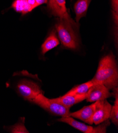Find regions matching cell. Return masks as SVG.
<instances>
[{
	"instance_id": "1",
	"label": "cell",
	"mask_w": 118,
	"mask_h": 133,
	"mask_svg": "<svg viewBox=\"0 0 118 133\" xmlns=\"http://www.w3.org/2000/svg\"><path fill=\"white\" fill-rule=\"evenodd\" d=\"M91 81L94 84H102L109 90L117 87V68L112 53L101 59L97 72Z\"/></svg>"
},
{
	"instance_id": "2",
	"label": "cell",
	"mask_w": 118,
	"mask_h": 133,
	"mask_svg": "<svg viewBox=\"0 0 118 133\" xmlns=\"http://www.w3.org/2000/svg\"><path fill=\"white\" fill-rule=\"evenodd\" d=\"M56 31L62 45L71 49H76L79 47V40L74 28L77 23L72 19L58 18L55 25Z\"/></svg>"
},
{
	"instance_id": "3",
	"label": "cell",
	"mask_w": 118,
	"mask_h": 133,
	"mask_svg": "<svg viewBox=\"0 0 118 133\" xmlns=\"http://www.w3.org/2000/svg\"><path fill=\"white\" fill-rule=\"evenodd\" d=\"M32 102L54 115L61 117L69 116L70 108L56 101L54 99H50L46 98L43 94L38 95Z\"/></svg>"
},
{
	"instance_id": "4",
	"label": "cell",
	"mask_w": 118,
	"mask_h": 133,
	"mask_svg": "<svg viewBox=\"0 0 118 133\" xmlns=\"http://www.w3.org/2000/svg\"><path fill=\"white\" fill-rule=\"evenodd\" d=\"M17 87L19 94L25 99L32 102L38 95L43 94V91L38 84L27 79L21 81Z\"/></svg>"
},
{
	"instance_id": "5",
	"label": "cell",
	"mask_w": 118,
	"mask_h": 133,
	"mask_svg": "<svg viewBox=\"0 0 118 133\" xmlns=\"http://www.w3.org/2000/svg\"><path fill=\"white\" fill-rule=\"evenodd\" d=\"M112 96L109 90L102 84H94L87 93L86 101L94 102L98 101L106 100Z\"/></svg>"
},
{
	"instance_id": "6",
	"label": "cell",
	"mask_w": 118,
	"mask_h": 133,
	"mask_svg": "<svg viewBox=\"0 0 118 133\" xmlns=\"http://www.w3.org/2000/svg\"><path fill=\"white\" fill-rule=\"evenodd\" d=\"M112 105L106 100L96 101V108L93 116V123L99 125L109 119Z\"/></svg>"
},
{
	"instance_id": "7",
	"label": "cell",
	"mask_w": 118,
	"mask_h": 133,
	"mask_svg": "<svg viewBox=\"0 0 118 133\" xmlns=\"http://www.w3.org/2000/svg\"><path fill=\"white\" fill-rule=\"evenodd\" d=\"M45 3H47V0H16L12 4V8L16 11L25 15Z\"/></svg>"
},
{
	"instance_id": "8",
	"label": "cell",
	"mask_w": 118,
	"mask_h": 133,
	"mask_svg": "<svg viewBox=\"0 0 118 133\" xmlns=\"http://www.w3.org/2000/svg\"><path fill=\"white\" fill-rule=\"evenodd\" d=\"M96 108V102L89 105L85 106L82 109L77 111L70 113L69 116L79 119L86 124H93V116Z\"/></svg>"
},
{
	"instance_id": "9",
	"label": "cell",
	"mask_w": 118,
	"mask_h": 133,
	"mask_svg": "<svg viewBox=\"0 0 118 133\" xmlns=\"http://www.w3.org/2000/svg\"><path fill=\"white\" fill-rule=\"evenodd\" d=\"M87 94H65L62 97L54 99L66 107L70 108L71 106L85 100Z\"/></svg>"
},
{
	"instance_id": "10",
	"label": "cell",
	"mask_w": 118,
	"mask_h": 133,
	"mask_svg": "<svg viewBox=\"0 0 118 133\" xmlns=\"http://www.w3.org/2000/svg\"><path fill=\"white\" fill-rule=\"evenodd\" d=\"M58 121L66 123L73 127L80 130L84 133H92L93 127L87 125L85 124L78 122L70 116L67 117H61L59 119Z\"/></svg>"
},
{
	"instance_id": "11",
	"label": "cell",
	"mask_w": 118,
	"mask_h": 133,
	"mask_svg": "<svg viewBox=\"0 0 118 133\" xmlns=\"http://www.w3.org/2000/svg\"><path fill=\"white\" fill-rule=\"evenodd\" d=\"M92 0H77L74 5V11L76 15V22L78 23L80 20L85 17Z\"/></svg>"
},
{
	"instance_id": "12",
	"label": "cell",
	"mask_w": 118,
	"mask_h": 133,
	"mask_svg": "<svg viewBox=\"0 0 118 133\" xmlns=\"http://www.w3.org/2000/svg\"><path fill=\"white\" fill-rule=\"evenodd\" d=\"M59 44L55 31H52L41 46L42 54L44 55L46 52L57 47Z\"/></svg>"
},
{
	"instance_id": "13",
	"label": "cell",
	"mask_w": 118,
	"mask_h": 133,
	"mask_svg": "<svg viewBox=\"0 0 118 133\" xmlns=\"http://www.w3.org/2000/svg\"><path fill=\"white\" fill-rule=\"evenodd\" d=\"M47 6L51 14L58 18H64L66 19H72L70 17H67L65 16L61 9L58 5L56 0H47Z\"/></svg>"
},
{
	"instance_id": "14",
	"label": "cell",
	"mask_w": 118,
	"mask_h": 133,
	"mask_svg": "<svg viewBox=\"0 0 118 133\" xmlns=\"http://www.w3.org/2000/svg\"><path fill=\"white\" fill-rule=\"evenodd\" d=\"M94 84L92 81H88L79 85H77L72 89L66 94H78L84 95L87 94L89 88Z\"/></svg>"
},
{
	"instance_id": "15",
	"label": "cell",
	"mask_w": 118,
	"mask_h": 133,
	"mask_svg": "<svg viewBox=\"0 0 118 133\" xmlns=\"http://www.w3.org/2000/svg\"><path fill=\"white\" fill-rule=\"evenodd\" d=\"M115 101L114 105L111 108L110 115L109 118L111 119L112 122L115 125H117L118 124V95H117V87L115 88Z\"/></svg>"
},
{
	"instance_id": "16",
	"label": "cell",
	"mask_w": 118,
	"mask_h": 133,
	"mask_svg": "<svg viewBox=\"0 0 118 133\" xmlns=\"http://www.w3.org/2000/svg\"><path fill=\"white\" fill-rule=\"evenodd\" d=\"M110 123L108 120L104 121L100 124L99 126L96 127H93V130L92 133H106L107 132V128L108 126H109Z\"/></svg>"
},
{
	"instance_id": "17",
	"label": "cell",
	"mask_w": 118,
	"mask_h": 133,
	"mask_svg": "<svg viewBox=\"0 0 118 133\" xmlns=\"http://www.w3.org/2000/svg\"><path fill=\"white\" fill-rule=\"evenodd\" d=\"M11 132L13 133H28L29 131L26 129L23 122H21L12 126L10 129Z\"/></svg>"
},
{
	"instance_id": "18",
	"label": "cell",
	"mask_w": 118,
	"mask_h": 133,
	"mask_svg": "<svg viewBox=\"0 0 118 133\" xmlns=\"http://www.w3.org/2000/svg\"><path fill=\"white\" fill-rule=\"evenodd\" d=\"M56 1L64 16L67 17H70L67 11V9L66 7V1L65 0H56Z\"/></svg>"
}]
</instances>
